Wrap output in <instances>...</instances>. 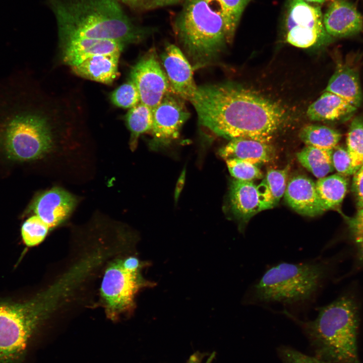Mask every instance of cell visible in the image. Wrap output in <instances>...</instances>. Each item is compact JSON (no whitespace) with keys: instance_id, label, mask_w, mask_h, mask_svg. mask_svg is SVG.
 I'll list each match as a JSON object with an SVG mask.
<instances>
[{"instance_id":"1","label":"cell","mask_w":363,"mask_h":363,"mask_svg":"<svg viewBox=\"0 0 363 363\" xmlns=\"http://www.w3.org/2000/svg\"><path fill=\"white\" fill-rule=\"evenodd\" d=\"M190 102L202 126L229 140L270 142L285 118L278 104L231 82L198 86Z\"/></svg>"},{"instance_id":"2","label":"cell","mask_w":363,"mask_h":363,"mask_svg":"<svg viewBox=\"0 0 363 363\" xmlns=\"http://www.w3.org/2000/svg\"><path fill=\"white\" fill-rule=\"evenodd\" d=\"M0 90V157L14 163L41 159L52 149L57 115L20 80Z\"/></svg>"},{"instance_id":"3","label":"cell","mask_w":363,"mask_h":363,"mask_svg":"<svg viewBox=\"0 0 363 363\" xmlns=\"http://www.w3.org/2000/svg\"><path fill=\"white\" fill-rule=\"evenodd\" d=\"M56 18L60 40L106 39L125 46L148 36L151 28L134 24L117 0H47Z\"/></svg>"},{"instance_id":"4","label":"cell","mask_w":363,"mask_h":363,"mask_svg":"<svg viewBox=\"0 0 363 363\" xmlns=\"http://www.w3.org/2000/svg\"><path fill=\"white\" fill-rule=\"evenodd\" d=\"M300 324L316 346L318 356L333 363H359V307L351 294L341 295L321 308L315 320Z\"/></svg>"},{"instance_id":"5","label":"cell","mask_w":363,"mask_h":363,"mask_svg":"<svg viewBox=\"0 0 363 363\" xmlns=\"http://www.w3.org/2000/svg\"><path fill=\"white\" fill-rule=\"evenodd\" d=\"M69 291L60 280L27 301L0 302V363H22L38 327Z\"/></svg>"},{"instance_id":"6","label":"cell","mask_w":363,"mask_h":363,"mask_svg":"<svg viewBox=\"0 0 363 363\" xmlns=\"http://www.w3.org/2000/svg\"><path fill=\"white\" fill-rule=\"evenodd\" d=\"M324 261L281 263L268 269L252 288L250 302L302 304L312 299L327 276Z\"/></svg>"},{"instance_id":"7","label":"cell","mask_w":363,"mask_h":363,"mask_svg":"<svg viewBox=\"0 0 363 363\" xmlns=\"http://www.w3.org/2000/svg\"><path fill=\"white\" fill-rule=\"evenodd\" d=\"M175 29L195 69L213 63L227 43L222 18L204 0H186Z\"/></svg>"},{"instance_id":"8","label":"cell","mask_w":363,"mask_h":363,"mask_svg":"<svg viewBox=\"0 0 363 363\" xmlns=\"http://www.w3.org/2000/svg\"><path fill=\"white\" fill-rule=\"evenodd\" d=\"M145 266L136 257L117 259L106 269L101 284V295L108 318L114 320L135 308V298L142 288L153 286L141 271Z\"/></svg>"},{"instance_id":"9","label":"cell","mask_w":363,"mask_h":363,"mask_svg":"<svg viewBox=\"0 0 363 363\" xmlns=\"http://www.w3.org/2000/svg\"><path fill=\"white\" fill-rule=\"evenodd\" d=\"M321 8L304 0H286L283 25L286 41L307 48L328 40Z\"/></svg>"},{"instance_id":"10","label":"cell","mask_w":363,"mask_h":363,"mask_svg":"<svg viewBox=\"0 0 363 363\" xmlns=\"http://www.w3.org/2000/svg\"><path fill=\"white\" fill-rule=\"evenodd\" d=\"M185 100L170 90L152 110V149L165 147L178 138L182 126L190 116Z\"/></svg>"},{"instance_id":"11","label":"cell","mask_w":363,"mask_h":363,"mask_svg":"<svg viewBox=\"0 0 363 363\" xmlns=\"http://www.w3.org/2000/svg\"><path fill=\"white\" fill-rule=\"evenodd\" d=\"M130 80L138 90L140 102L152 110L171 90L166 74L161 68L154 49L147 52L133 66Z\"/></svg>"},{"instance_id":"12","label":"cell","mask_w":363,"mask_h":363,"mask_svg":"<svg viewBox=\"0 0 363 363\" xmlns=\"http://www.w3.org/2000/svg\"><path fill=\"white\" fill-rule=\"evenodd\" d=\"M76 198L68 191L54 188L37 194L24 214H34L51 229L64 222L73 212Z\"/></svg>"},{"instance_id":"13","label":"cell","mask_w":363,"mask_h":363,"mask_svg":"<svg viewBox=\"0 0 363 363\" xmlns=\"http://www.w3.org/2000/svg\"><path fill=\"white\" fill-rule=\"evenodd\" d=\"M161 58L171 91L184 100L191 101L198 86L193 78V68L187 57L177 46L169 44Z\"/></svg>"},{"instance_id":"14","label":"cell","mask_w":363,"mask_h":363,"mask_svg":"<svg viewBox=\"0 0 363 363\" xmlns=\"http://www.w3.org/2000/svg\"><path fill=\"white\" fill-rule=\"evenodd\" d=\"M284 197L289 207L303 216L315 217L327 211L315 183L304 175H294L288 180Z\"/></svg>"},{"instance_id":"15","label":"cell","mask_w":363,"mask_h":363,"mask_svg":"<svg viewBox=\"0 0 363 363\" xmlns=\"http://www.w3.org/2000/svg\"><path fill=\"white\" fill-rule=\"evenodd\" d=\"M323 20L327 33L331 36H351L363 29L362 16L353 5L346 0L331 2Z\"/></svg>"},{"instance_id":"16","label":"cell","mask_w":363,"mask_h":363,"mask_svg":"<svg viewBox=\"0 0 363 363\" xmlns=\"http://www.w3.org/2000/svg\"><path fill=\"white\" fill-rule=\"evenodd\" d=\"M64 62L71 67L97 55L121 53L124 44L110 40L72 38L60 40Z\"/></svg>"},{"instance_id":"17","label":"cell","mask_w":363,"mask_h":363,"mask_svg":"<svg viewBox=\"0 0 363 363\" xmlns=\"http://www.w3.org/2000/svg\"><path fill=\"white\" fill-rule=\"evenodd\" d=\"M219 154L225 160L239 159L258 165L271 161L275 152L270 142L237 138L230 140L219 150Z\"/></svg>"},{"instance_id":"18","label":"cell","mask_w":363,"mask_h":363,"mask_svg":"<svg viewBox=\"0 0 363 363\" xmlns=\"http://www.w3.org/2000/svg\"><path fill=\"white\" fill-rule=\"evenodd\" d=\"M229 199L231 211L243 223L263 211L258 187L253 181L234 179L230 186Z\"/></svg>"},{"instance_id":"19","label":"cell","mask_w":363,"mask_h":363,"mask_svg":"<svg viewBox=\"0 0 363 363\" xmlns=\"http://www.w3.org/2000/svg\"><path fill=\"white\" fill-rule=\"evenodd\" d=\"M325 91L338 96L357 108L362 101L358 72L347 64L338 65Z\"/></svg>"},{"instance_id":"20","label":"cell","mask_w":363,"mask_h":363,"mask_svg":"<svg viewBox=\"0 0 363 363\" xmlns=\"http://www.w3.org/2000/svg\"><path fill=\"white\" fill-rule=\"evenodd\" d=\"M120 53L91 56L80 64L71 67L73 72L81 77L105 84H111L118 77Z\"/></svg>"},{"instance_id":"21","label":"cell","mask_w":363,"mask_h":363,"mask_svg":"<svg viewBox=\"0 0 363 363\" xmlns=\"http://www.w3.org/2000/svg\"><path fill=\"white\" fill-rule=\"evenodd\" d=\"M357 108L338 96L325 91L308 108L307 115L315 121H334L347 118Z\"/></svg>"},{"instance_id":"22","label":"cell","mask_w":363,"mask_h":363,"mask_svg":"<svg viewBox=\"0 0 363 363\" xmlns=\"http://www.w3.org/2000/svg\"><path fill=\"white\" fill-rule=\"evenodd\" d=\"M289 169V165L281 169H270L257 186L263 210L274 207L284 196Z\"/></svg>"},{"instance_id":"23","label":"cell","mask_w":363,"mask_h":363,"mask_svg":"<svg viewBox=\"0 0 363 363\" xmlns=\"http://www.w3.org/2000/svg\"><path fill=\"white\" fill-rule=\"evenodd\" d=\"M222 18L226 42L231 44L242 14L252 0H204Z\"/></svg>"},{"instance_id":"24","label":"cell","mask_w":363,"mask_h":363,"mask_svg":"<svg viewBox=\"0 0 363 363\" xmlns=\"http://www.w3.org/2000/svg\"><path fill=\"white\" fill-rule=\"evenodd\" d=\"M316 188L326 210L339 207L346 195L348 181L338 173L319 178Z\"/></svg>"},{"instance_id":"25","label":"cell","mask_w":363,"mask_h":363,"mask_svg":"<svg viewBox=\"0 0 363 363\" xmlns=\"http://www.w3.org/2000/svg\"><path fill=\"white\" fill-rule=\"evenodd\" d=\"M332 150L306 146L297 153L296 157L303 167L320 178L334 169L332 160Z\"/></svg>"},{"instance_id":"26","label":"cell","mask_w":363,"mask_h":363,"mask_svg":"<svg viewBox=\"0 0 363 363\" xmlns=\"http://www.w3.org/2000/svg\"><path fill=\"white\" fill-rule=\"evenodd\" d=\"M299 137L306 146L332 150L338 145L341 134L338 131L325 126L310 125L301 129Z\"/></svg>"},{"instance_id":"27","label":"cell","mask_w":363,"mask_h":363,"mask_svg":"<svg viewBox=\"0 0 363 363\" xmlns=\"http://www.w3.org/2000/svg\"><path fill=\"white\" fill-rule=\"evenodd\" d=\"M125 120L130 133V145L134 150L141 135L151 130L153 124L152 110L140 102L130 108L125 116Z\"/></svg>"},{"instance_id":"28","label":"cell","mask_w":363,"mask_h":363,"mask_svg":"<svg viewBox=\"0 0 363 363\" xmlns=\"http://www.w3.org/2000/svg\"><path fill=\"white\" fill-rule=\"evenodd\" d=\"M347 150L356 171L363 164V116L358 115L351 121L346 138Z\"/></svg>"},{"instance_id":"29","label":"cell","mask_w":363,"mask_h":363,"mask_svg":"<svg viewBox=\"0 0 363 363\" xmlns=\"http://www.w3.org/2000/svg\"><path fill=\"white\" fill-rule=\"evenodd\" d=\"M50 230L37 215L26 220L21 227V235L24 244L28 247L37 246L43 241Z\"/></svg>"},{"instance_id":"30","label":"cell","mask_w":363,"mask_h":363,"mask_svg":"<svg viewBox=\"0 0 363 363\" xmlns=\"http://www.w3.org/2000/svg\"><path fill=\"white\" fill-rule=\"evenodd\" d=\"M110 98L114 105L123 108L130 109L140 102L138 90L130 80L116 88Z\"/></svg>"},{"instance_id":"31","label":"cell","mask_w":363,"mask_h":363,"mask_svg":"<svg viewBox=\"0 0 363 363\" xmlns=\"http://www.w3.org/2000/svg\"><path fill=\"white\" fill-rule=\"evenodd\" d=\"M230 174L235 179L253 181L261 179L263 174L257 165L251 162L239 159L225 160Z\"/></svg>"},{"instance_id":"32","label":"cell","mask_w":363,"mask_h":363,"mask_svg":"<svg viewBox=\"0 0 363 363\" xmlns=\"http://www.w3.org/2000/svg\"><path fill=\"white\" fill-rule=\"evenodd\" d=\"M351 236L359 260L363 262V208L356 214L346 218Z\"/></svg>"},{"instance_id":"33","label":"cell","mask_w":363,"mask_h":363,"mask_svg":"<svg viewBox=\"0 0 363 363\" xmlns=\"http://www.w3.org/2000/svg\"><path fill=\"white\" fill-rule=\"evenodd\" d=\"M332 160L337 173L347 177L355 173L348 151L344 147L337 145L333 149Z\"/></svg>"},{"instance_id":"34","label":"cell","mask_w":363,"mask_h":363,"mask_svg":"<svg viewBox=\"0 0 363 363\" xmlns=\"http://www.w3.org/2000/svg\"><path fill=\"white\" fill-rule=\"evenodd\" d=\"M283 363H333L318 356L306 355L293 348L283 347L279 351Z\"/></svg>"},{"instance_id":"35","label":"cell","mask_w":363,"mask_h":363,"mask_svg":"<svg viewBox=\"0 0 363 363\" xmlns=\"http://www.w3.org/2000/svg\"><path fill=\"white\" fill-rule=\"evenodd\" d=\"M352 189L356 199L358 210L363 208V164L353 174Z\"/></svg>"},{"instance_id":"36","label":"cell","mask_w":363,"mask_h":363,"mask_svg":"<svg viewBox=\"0 0 363 363\" xmlns=\"http://www.w3.org/2000/svg\"><path fill=\"white\" fill-rule=\"evenodd\" d=\"M183 0H143L142 7L152 8L166 6L178 3Z\"/></svg>"},{"instance_id":"37","label":"cell","mask_w":363,"mask_h":363,"mask_svg":"<svg viewBox=\"0 0 363 363\" xmlns=\"http://www.w3.org/2000/svg\"><path fill=\"white\" fill-rule=\"evenodd\" d=\"M215 356V353H212L204 363H212ZM205 355L196 352L192 354L186 363H203Z\"/></svg>"},{"instance_id":"38","label":"cell","mask_w":363,"mask_h":363,"mask_svg":"<svg viewBox=\"0 0 363 363\" xmlns=\"http://www.w3.org/2000/svg\"><path fill=\"white\" fill-rule=\"evenodd\" d=\"M119 3H123L127 6L136 8L142 6L143 0H117Z\"/></svg>"},{"instance_id":"39","label":"cell","mask_w":363,"mask_h":363,"mask_svg":"<svg viewBox=\"0 0 363 363\" xmlns=\"http://www.w3.org/2000/svg\"><path fill=\"white\" fill-rule=\"evenodd\" d=\"M307 2L313 3L316 4H323L328 2H332L333 0H304Z\"/></svg>"}]
</instances>
